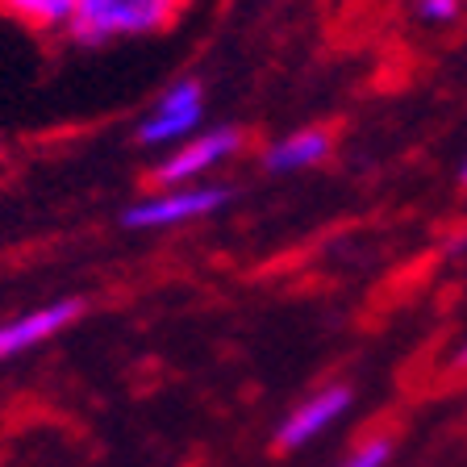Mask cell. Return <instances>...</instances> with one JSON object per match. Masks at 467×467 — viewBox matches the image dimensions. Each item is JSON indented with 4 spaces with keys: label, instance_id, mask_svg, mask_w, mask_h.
Segmentation results:
<instances>
[{
    "label": "cell",
    "instance_id": "6da1fadb",
    "mask_svg": "<svg viewBox=\"0 0 467 467\" xmlns=\"http://www.w3.org/2000/svg\"><path fill=\"white\" fill-rule=\"evenodd\" d=\"M184 0H76L71 38L79 47H109L121 38H146L175 21Z\"/></svg>",
    "mask_w": 467,
    "mask_h": 467
},
{
    "label": "cell",
    "instance_id": "7a4b0ae2",
    "mask_svg": "<svg viewBox=\"0 0 467 467\" xmlns=\"http://www.w3.org/2000/svg\"><path fill=\"white\" fill-rule=\"evenodd\" d=\"M230 188L225 184H184V188H163V192L134 201L121 213L126 230H167V225H184L196 217L217 213L225 201H230Z\"/></svg>",
    "mask_w": 467,
    "mask_h": 467
},
{
    "label": "cell",
    "instance_id": "3957f363",
    "mask_svg": "<svg viewBox=\"0 0 467 467\" xmlns=\"http://www.w3.org/2000/svg\"><path fill=\"white\" fill-rule=\"evenodd\" d=\"M243 150V134L234 126H217V130H204V134H192L184 142L175 146L171 155L163 163H155L150 180L159 188H184V184H196L201 175H209L213 167H222L225 159H234Z\"/></svg>",
    "mask_w": 467,
    "mask_h": 467
},
{
    "label": "cell",
    "instance_id": "277c9868",
    "mask_svg": "<svg viewBox=\"0 0 467 467\" xmlns=\"http://www.w3.org/2000/svg\"><path fill=\"white\" fill-rule=\"evenodd\" d=\"M201 113H204V88H201V79H175L163 97L155 100L150 117L138 126V142H142V146L184 142V138L201 126Z\"/></svg>",
    "mask_w": 467,
    "mask_h": 467
},
{
    "label": "cell",
    "instance_id": "5b68a950",
    "mask_svg": "<svg viewBox=\"0 0 467 467\" xmlns=\"http://www.w3.org/2000/svg\"><path fill=\"white\" fill-rule=\"evenodd\" d=\"M347 409H350V389L347 384H330V389L313 392V397H305L301 405L280 421V430H275V447L280 451L305 447V442H313L317 434H326V430H330Z\"/></svg>",
    "mask_w": 467,
    "mask_h": 467
},
{
    "label": "cell",
    "instance_id": "8992f818",
    "mask_svg": "<svg viewBox=\"0 0 467 467\" xmlns=\"http://www.w3.org/2000/svg\"><path fill=\"white\" fill-rule=\"evenodd\" d=\"M84 313V301H55V305H42V309L34 313H21V317L5 321L0 326V359H9V355H21V350L38 347V342L55 338L63 326H71V321Z\"/></svg>",
    "mask_w": 467,
    "mask_h": 467
},
{
    "label": "cell",
    "instance_id": "52a82bcc",
    "mask_svg": "<svg viewBox=\"0 0 467 467\" xmlns=\"http://www.w3.org/2000/svg\"><path fill=\"white\" fill-rule=\"evenodd\" d=\"M326 155H330V134L326 130H296V134H284L280 142L263 150V171H305V167H317Z\"/></svg>",
    "mask_w": 467,
    "mask_h": 467
},
{
    "label": "cell",
    "instance_id": "ba28073f",
    "mask_svg": "<svg viewBox=\"0 0 467 467\" xmlns=\"http://www.w3.org/2000/svg\"><path fill=\"white\" fill-rule=\"evenodd\" d=\"M5 17H17L29 29H63L71 26L76 0H0Z\"/></svg>",
    "mask_w": 467,
    "mask_h": 467
},
{
    "label": "cell",
    "instance_id": "9c48e42d",
    "mask_svg": "<svg viewBox=\"0 0 467 467\" xmlns=\"http://www.w3.org/2000/svg\"><path fill=\"white\" fill-rule=\"evenodd\" d=\"M389 455H392V438H371V442H363L342 467H384Z\"/></svg>",
    "mask_w": 467,
    "mask_h": 467
},
{
    "label": "cell",
    "instance_id": "30bf717a",
    "mask_svg": "<svg viewBox=\"0 0 467 467\" xmlns=\"http://www.w3.org/2000/svg\"><path fill=\"white\" fill-rule=\"evenodd\" d=\"M413 13L426 26H447V21L459 17V0H413Z\"/></svg>",
    "mask_w": 467,
    "mask_h": 467
},
{
    "label": "cell",
    "instance_id": "8fae6325",
    "mask_svg": "<svg viewBox=\"0 0 467 467\" xmlns=\"http://www.w3.org/2000/svg\"><path fill=\"white\" fill-rule=\"evenodd\" d=\"M455 368H467V342L459 347V355H455Z\"/></svg>",
    "mask_w": 467,
    "mask_h": 467
},
{
    "label": "cell",
    "instance_id": "7c38bea8",
    "mask_svg": "<svg viewBox=\"0 0 467 467\" xmlns=\"http://www.w3.org/2000/svg\"><path fill=\"white\" fill-rule=\"evenodd\" d=\"M463 184H467V163H463Z\"/></svg>",
    "mask_w": 467,
    "mask_h": 467
}]
</instances>
